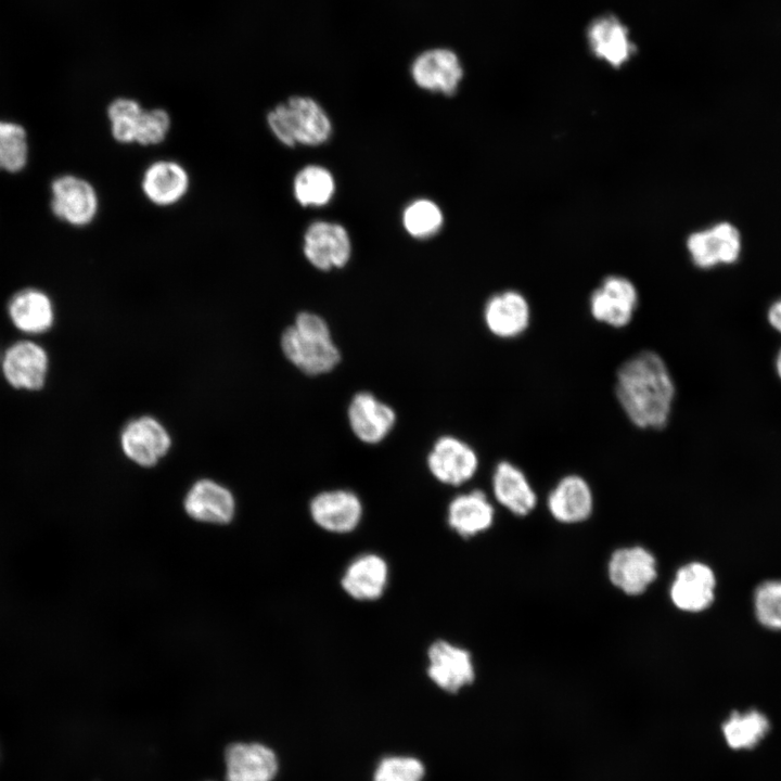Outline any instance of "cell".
<instances>
[{
  "instance_id": "obj_3",
  "label": "cell",
  "mask_w": 781,
  "mask_h": 781,
  "mask_svg": "<svg viewBox=\"0 0 781 781\" xmlns=\"http://www.w3.org/2000/svg\"><path fill=\"white\" fill-rule=\"evenodd\" d=\"M274 138L285 146H317L331 136L332 124L322 106L307 95H292L266 115Z\"/></svg>"
},
{
  "instance_id": "obj_9",
  "label": "cell",
  "mask_w": 781,
  "mask_h": 781,
  "mask_svg": "<svg viewBox=\"0 0 781 781\" xmlns=\"http://www.w3.org/2000/svg\"><path fill=\"white\" fill-rule=\"evenodd\" d=\"M428 678L441 690L457 693L475 679L471 653L454 643L440 639L427 649Z\"/></svg>"
},
{
  "instance_id": "obj_32",
  "label": "cell",
  "mask_w": 781,
  "mask_h": 781,
  "mask_svg": "<svg viewBox=\"0 0 781 781\" xmlns=\"http://www.w3.org/2000/svg\"><path fill=\"white\" fill-rule=\"evenodd\" d=\"M171 128V117L165 108L143 110L136 135V144L153 146L164 142Z\"/></svg>"
},
{
  "instance_id": "obj_19",
  "label": "cell",
  "mask_w": 781,
  "mask_h": 781,
  "mask_svg": "<svg viewBox=\"0 0 781 781\" xmlns=\"http://www.w3.org/2000/svg\"><path fill=\"white\" fill-rule=\"evenodd\" d=\"M225 763L227 781H272L279 767L276 753L254 742L230 744Z\"/></svg>"
},
{
  "instance_id": "obj_4",
  "label": "cell",
  "mask_w": 781,
  "mask_h": 781,
  "mask_svg": "<svg viewBox=\"0 0 781 781\" xmlns=\"http://www.w3.org/2000/svg\"><path fill=\"white\" fill-rule=\"evenodd\" d=\"M182 509L192 522L217 528L230 526L238 512L233 492L209 478L199 479L190 486L183 497Z\"/></svg>"
},
{
  "instance_id": "obj_15",
  "label": "cell",
  "mask_w": 781,
  "mask_h": 781,
  "mask_svg": "<svg viewBox=\"0 0 781 781\" xmlns=\"http://www.w3.org/2000/svg\"><path fill=\"white\" fill-rule=\"evenodd\" d=\"M483 317L492 335L499 338H515L528 329L532 311L522 293L507 290L488 298Z\"/></svg>"
},
{
  "instance_id": "obj_16",
  "label": "cell",
  "mask_w": 781,
  "mask_h": 781,
  "mask_svg": "<svg viewBox=\"0 0 781 781\" xmlns=\"http://www.w3.org/2000/svg\"><path fill=\"white\" fill-rule=\"evenodd\" d=\"M347 417L355 436L371 445L381 443L396 423L394 409L369 392H359L351 398Z\"/></svg>"
},
{
  "instance_id": "obj_7",
  "label": "cell",
  "mask_w": 781,
  "mask_h": 781,
  "mask_svg": "<svg viewBox=\"0 0 781 781\" xmlns=\"http://www.w3.org/2000/svg\"><path fill=\"white\" fill-rule=\"evenodd\" d=\"M410 75L421 89L453 95L460 87L464 71L453 50L436 47L422 51L413 59Z\"/></svg>"
},
{
  "instance_id": "obj_12",
  "label": "cell",
  "mask_w": 781,
  "mask_h": 781,
  "mask_svg": "<svg viewBox=\"0 0 781 781\" xmlns=\"http://www.w3.org/2000/svg\"><path fill=\"white\" fill-rule=\"evenodd\" d=\"M303 251L317 269L328 271L344 267L351 254L347 230L335 222L315 221L305 231Z\"/></svg>"
},
{
  "instance_id": "obj_22",
  "label": "cell",
  "mask_w": 781,
  "mask_h": 781,
  "mask_svg": "<svg viewBox=\"0 0 781 781\" xmlns=\"http://www.w3.org/2000/svg\"><path fill=\"white\" fill-rule=\"evenodd\" d=\"M547 507L552 517L560 523H581L593 510L591 487L580 475H565L549 492Z\"/></svg>"
},
{
  "instance_id": "obj_24",
  "label": "cell",
  "mask_w": 781,
  "mask_h": 781,
  "mask_svg": "<svg viewBox=\"0 0 781 781\" xmlns=\"http://www.w3.org/2000/svg\"><path fill=\"white\" fill-rule=\"evenodd\" d=\"M8 316L12 325L28 336L44 334L54 323L52 300L37 289L16 292L8 303Z\"/></svg>"
},
{
  "instance_id": "obj_31",
  "label": "cell",
  "mask_w": 781,
  "mask_h": 781,
  "mask_svg": "<svg viewBox=\"0 0 781 781\" xmlns=\"http://www.w3.org/2000/svg\"><path fill=\"white\" fill-rule=\"evenodd\" d=\"M27 161V141L23 127L0 121V169L16 172Z\"/></svg>"
},
{
  "instance_id": "obj_2",
  "label": "cell",
  "mask_w": 781,
  "mask_h": 781,
  "mask_svg": "<svg viewBox=\"0 0 781 781\" xmlns=\"http://www.w3.org/2000/svg\"><path fill=\"white\" fill-rule=\"evenodd\" d=\"M281 348L290 362L309 375L328 373L341 360L327 321L313 312L296 316L294 324L281 336Z\"/></svg>"
},
{
  "instance_id": "obj_34",
  "label": "cell",
  "mask_w": 781,
  "mask_h": 781,
  "mask_svg": "<svg viewBox=\"0 0 781 781\" xmlns=\"http://www.w3.org/2000/svg\"><path fill=\"white\" fill-rule=\"evenodd\" d=\"M424 767L413 757L393 756L384 758L374 773V781H421Z\"/></svg>"
},
{
  "instance_id": "obj_20",
  "label": "cell",
  "mask_w": 781,
  "mask_h": 781,
  "mask_svg": "<svg viewBox=\"0 0 781 781\" xmlns=\"http://www.w3.org/2000/svg\"><path fill=\"white\" fill-rule=\"evenodd\" d=\"M190 188V176L183 165L171 159H159L150 164L141 179L145 199L159 207L180 202Z\"/></svg>"
},
{
  "instance_id": "obj_8",
  "label": "cell",
  "mask_w": 781,
  "mask_h": 781,
  "mask_svg": "<svg viewBox=\"0 0 781 781\" xmlns=\"http://www.w3.org/2000/svg\"><path fill=\"white\" fill-rule=\"evenodd\" d=\"M638 297V291L630 280L609 276L590 295V313L598 322L616 329L624 328L633 318Z\"/></svg>"
},
{
  "instance_id": "obj_23",
  "label": "cell",
  "mask_w": 781,
  "mask_h": 781,
  "mask_svg": "<svg viewBox=\"0 0 781 781\" xmlns=\"http://www.w3.org/2000/svg\"><path fill=\"white\" fill-rule=\"evenodd\" d=\"M492 494L499 504L516 516L528 515L537 495L525 473L510 461H500L491 476Z\"/></svg>"
},
{
  "instance_id": "obj_10",
  "label": "cell",
  "mask_w": 781,
  "mask_h": 781,
  "mask_svg": "<svg viewBox=\"0 0 781 781\" xmlns=\"http://www.w3.org/2000/svg\"><path fill=\"white\" fill-rule=\"evenodd\" d=\"M427 468L440 483L460 486L469 482L478 470L476 451L454 436L439 437L427 454Z\"/></svg>"
},
{
  "instance_id": "obj_33",
  "label": "cell",
  "mask_w": 781,
  "mask_h": 781,
  "mask_svg": "<svg viewBox=\"0 0 781 781\" xmlns=\"http://www.w3.org/2000/svg\"><path fill=\"white\" fill-rule=\"evenodd\" d=\"M755 612L764 626L781 629V581H766L756 589Z\"/></svg>"
},
{
  "instance_id": "obj_13",
  "label": "cell",
  "mask_w": 781,
  "mask_h": 781,
  "mask_svg": "<svg viewBox=\"0 0 781 781\" xmlns=\"http://www.w3.org/2000/svg\"><path fill=\"white\" fill-rule=\"evenodd\" d=\"M309 514L321 529L333 534H348L360 524L363 507L355 492L333 489L321 491L311 499Z\"/></svg>"
},
{
  "instance_id": "obj_29",
  "label": "cell",
  "mask_w": 781,
  "mask_h": 781,
  "mask_svg": "<svg viewBox=\"0 0 781 781\" xmlns=\"http://www.w3.org/2000/svg\"><path fill=\"white\" fill-rule=\"evenodd\" d=\"M143 110L136 99L128 97H118L108 104L106 114L111 135L116 142L136 143L137 128Z\"/></svg>"
},
{
  "instance_id": "obj_28",
  "label": "cell",
  "mask_w": 781,
  "mask_h": 781,
  "mask_svg": "<svg viewBox=\"0 0 781 781\" xmlns=\"http://www.w3.org/2000/svg\"><path fill=\"white\" fill-rule=\"evenodd\" d=\"M334 191L335 182L332 174L319 165L303 167L293 181L294 197L304 207L328 204Z\"/></svg>"
},
{
  "instance_id": "obj_1",
  "label": "cell",
  "mask_w": 781,
  "mask_h": 781,
  "mask_svg": "<svg viewBox=\"0 0 781 781\" xmlns=\"http://www.w3.org/2000/svg\"><path fill=\"white\" fill-rule=\"evenodd\" d=\"M615 393L628 420L641 430H661L669 421L676 387L664 359L652 350L628 358L616 373Z\"/></svg>"
},
{
  "instance_id": "obj_30",
  "label": "cell",
  "mask_w": 781,
  "mask_h": 781,
  "mask_svg": "<svg viewBox=\"0 0 781 781\" xmlns=\"http://www.w3.org/2000/svg\"><path fill=\"white\" fill-rule=\"evenodd\" d=\"M443 221L440 208L433 201L425 199L410 203L402 214L406 231L417 239L434 235L441 228Z\"/></svg>"
},
{
  "instance_id": "obj_11",
  "label": "cell",
  "mask_w": 781,
  "mask_h": 781,
  "mask_svg": "<svg viewBox=\"0 0 781 781\" xmlns=\"http://www.w3.org/2000/svg\"><path fill=\"white\" fill-rule=\"evenodd\" d=\"M611 584L627 596H640L657 577V562L651 551L641 546L616 549L609 560Z\"/></svg>"
},
{
  "instance_id": "obj_21",
  "label": "cell",
  "mask_w": 781,
  "mask_h": 781,
  "mask_svg": "<svg viewBox=\"0 0 781 781\" xmlns=\"http://www.w3.org/2000/svg\"><path fill=\"white\" fill-rule=\"evenodd\" d=\"M389 568L385 559L376 553H362L345 568L341 578L343 590L357 601H374L386 590Z\"/></svg>"
},
{
  "instance_id": "obj_17",
  "label": "cell",
  "mask_w": 781,
  "mask_h": 781,
  "mask_svg": "<svg viewBox=\"0 0 781 781\" xmlns=\"http://www.w3.org/2000/svg\"><path fill=\"white\" fill-rule=\"evenodd\" d=\"M715 586L713 569L704 563L691 562L676 572L669 588V597L678 610L697 613L712 604Z\"/></svg>"
},
{
  "instance_id": "obj_36",
  "label": "cell",
  "mask_w": 781,
  "mask_h": 781,
  "mask_svg": "<svg viewBox=\"0 0 781 781\" xmlns=\"http://www.w3.org/2000/svg\"><path fill=\"white\" fill-rule=\"evenodd\" d=\"M776 371L778 376L781 380V348L779 349L777 357H776Z\"/></svg>"
},
{
  "instance_id": "obj_5",
  "label": "cell",
  "mask_w": 781,
  "mask_h": 781,
  "mask_svg": "<svg viewBox=\"0 0 781 781\" xmlns=\"http://www.w3.org/2000/svg\"><path fill=\"white\" fill-rule=\"evenodd\" d=\"M49 364L46 348L29 338L15 341L0 357L3 379L16 390H41L47 383Z\"/></svg>"
},
{
  "instance_id": "obj_35",
  "label": "cell",
  "mask_w": 781,
  "mask_h": 781,
  "mask_svg": "<svg viewBox=\"0 0 781 781\" xmlns=\"http://www.w3.org/2000/svg\"><path fill=\"white\" fill-rule=\"evenodd\" d=\"M767 320L776 331L781 333V297L769 306Z\"/></svg>"
},
{
  "instance_id": "obj_26",
  "label": "cell",
  "mask_w": 781,
  "mask_h": 781,
  "mask_svg": "<svg viewBox=\"0 0 781 781\" xmlns=\"http://www.w3.org/2000/svg\"><path fill=\"white\" fill-rule=\"evenodd\" d=\"M587 37L592 53L613 67L622 66L636 51L627 27L613 15L594 20L588 28Z\"/></svg>"
},
{
  "instance_id": "obj_6",
  "label": "cell",
  "mask_w": 781,
  "mask_h": 781,
  "mask_svg": "<svg viewBox=\"0 0 781 781\" xmlns=\"http://www.w3.org/2000/svg\"><path fill=\"white\" fill-rule=\"evenodd\" d=\"M687 249L694 266L712 269L737 263L742 253L740 230L729 221H719L692 232L687 239Z\"/></svg>"
},
{
  "instance_id": "obj_27",
  "label": "cell",
  "mask_w": 781,
  "mask_h": 781,
  "mask_svg": "<svg viewBox=\"0 0 781 781\" xmlns=\"http://www.w3.org/2000/svg\"><path fill=\"white\" fill-rule=\"evenodd\" d=\"M724 738L732 750L755 747L769 732L770 722L757 709L733 712L721 726Z\"/></svg>"
},
{
  "instance_id": "obj_18",
  "label": "cell",
  "mask_w": 781,
  "mask_h": 781,
  "mask_svg": "<svg viewBox=\"0 0 781 781\" xmlns=\"http://www.w3.org/2000/svg\"><path fill=\"white\" fill-rule=\"evenodd\" d=\"M121 447L125 454L138 465H155L170 447V437L165 427L151 417L129 422L121 432Z\"/></svg>"
},
{
  "instance_id": "obj_14",
  "label": "cell",
  "mask_w": 781,
  "mask_h": 781,
  "mask_svg": "<svg viewBox=\"0 0 781 781\" xmlns=\"http://www.w3.org/2000/svg\"><path fill=\"white\" fill-rule=\"evenodd\" d=\"M51 207L60 219L73 226H87L97 216L99 199L87 180L65 175L52 182Z\"/></svg>"
},
{
  "instance_id": "obj_25",
  "label": "cell",
  "mask_w": 781,
  "mask_h": 781,
  "mask_svg": "<svg viewBox=\"0 0 781 781\" xmlns=\"http://www.w3.org/2000/svg\"><path fill=\"white\" fill-rule=\"evenodd\" d=\"M494 520V505L479 489L460 494L448 504L447 523L462 538L485 533L492 526Z\"/></svg>"
}]
</instances>
